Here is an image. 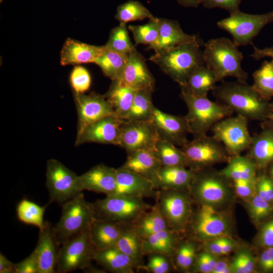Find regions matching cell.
<instances>
[{"instance_id":"obj_1","label":"cell","mask_w":273,"mask_h":273,"mask_svg":"<svg viewBox=\"0 0 273 273\" xmlns=\"http://www.w3.org/2000/svg\"><path fill=\"white\" fill-rule=\"evenodd\" d=\"M211 92L218 102L248 120L263 122L268 115L269 101L247 82L223 81Z\"/></svg>"},{"instance_id":"obj_2","label":"cell","mask_w":273,"mask_h":273,"mask_svg":"<svg viewBox=\"0 0 273 273\" xmlns=\"http://www.w3.org/2000/svg\"><path fill=\"white\" fill-rule=\"evenodd\" d=\"M204 47L205 65L214 72L219 81L233 77L247 82L248 73L241 66L243 55L233 41L226 37L212 38Z\"/></svg>"},{"instance_id":"obj_3","label":"cell","mask_w":273,"mask_h":273,"mask_svg":"<svg viewBox=\"0 0 273 273\" xmlns=\"http://www.w3.org/2000/svg\"><path fill=\"white\" fill-rule=\"evenodd\" d=\"M180 87V96L188 108L185 117L193 138L207 134L216 123L234 113L228 106L212 101L207 96H197L185 86Z\"/></svg>"},{"instance_id":"obj_4","label":"cell","mask_w":273,"mask_h":273,"mask_svg":"<svg viewBox=\"0 0 273 273\" xmlns=\"http://www.w3.org/2000/svg\"><path fill=\"white\" fill-rule=\"evenodd\" d=\"M200 47L185 43L155 52L150 60L180 86L185 85L188 77L196 67L205 65Z\"/></svg>"},{"instance_id":"obj_5","label":"cell","mask_w":273,"mask_h":273,"mask_svg":"<svg viewBox=\"0 0 273 273\" xmlns=\"http://www.w3.org/2000/svg\"><path fill=\"white\" fill-rule=\"evenodd\" d=\"M95 218L93 203L86 201L82 192L63 204L61 217L53 226L59 245L88 229Z\"/></svg>"},{"instance_id":"obj_6","label":"cell","mask_w":273,"mask_h":273,"mask_svg":"<svg viewBox=\"0 0 273 273\" xmlns=\"http://www.w3.org/2000/svg\"><path fill=\"white\" fill-rule=\"evenodd\" d=\"M95 218L118 224H130L152 206L142 198L111 195L93 203Z\"/></svg>"},{"instance_id":"obj_7","label":"cell","mask_w":273,"mask_h":273,"mask_svg":"<svg viewBox=\"0 0 273 273\" xmlns=\"http://www.w3.org/2000/svg\"><path fill=\"white\" fill-rule=\"evenodd\" d=\"M180 149L186 158L187 167L194 171L228 161L231 157L218 140L207 134L188 140Z\"/></svg>"},{"instance_id":"obj_8","label":"cell","mask_w":273,"mask_h":273,"mask_svg":"<svg viewBox=\"0 0 273 273\" xmlns=\"http://www.w3.org/2000/svg\"><path fill=\"white\" fill-rule=\"evenodd\" d=\"M183 191L158 189L155 198L169 228L178 233L185 231L192 216L191 199Z\"/></svg>"},{"instance_id":"obj_9","label":"cell","mask_w":273,"mask_h":273,"mask_svg":"<svg viewBox=\"0 0 273 273\" xmlns=\"http://www.w3.org/2000/svg\"><path fill=\"white\" fill-rule=\"evenodd\" d=\"M96 251L90 241L88 229L62 245L58 255L56 272L84 270L91 266Z\"/></svg>"},{"instance_id":"obj_10","label":"cell","mask_w":273,"mask_h":273,"mask_svg":"<svg viewBox=\"0 0 273 273\" xmlns=\"http://www.w3.org/2000/svg\"><path fill=\"white\" fill-rule=\"evenodd\" d=\"M273 22V11L263 14H251L239 11L217 22V26L231 34L238 47L252 44L253 39L267 24Z\"/></svg>"},{"instance_id":"obj_11","label":"cell","mask_w":273,"mask_h":273,"mask_svg":"<svg viewBox=\"0 0 273 273\" xmlns=\"http://www.w3.org/2000/svg\"><path fill=\"white\" fill-rule=\"evenodd\" d=\"M78 180L79 176L60 161L55 159L47 161L46 187L50 202L63 204L81 193Z\"/></svg>"},{"instance_id":"obj_12","label":"cell","mask_w":273,"mask_h":273,"mask_svg":"<svg viewBox=\"0 0 273 273\" xmlns=\"http://www.w3.org/2000/svg\"><path fill=\"white\" fill-rule=\"evenodd\" d=\"M207 168L195 171L189 190L201 204H222L229 198V179L219 171H209Z\"/></svg>"},{"instance_id":"obj_13","label":"cell","mask_w":273,"mask_h":273,"mask_svg":"<svg viewBox=\"0 0 273 273\" xmlns=\"http://www.w3.org/2000/svg\"><path fill=\"white\" fill-rule=\"evenodd\" d=\"M248 121L237 114L220 120L211 129L213 136L223 145L231 156L241 154L251 144L252 136L248 131Z\"/></svg>"},{"instance_id":"obj_14","label":"cell","mask_w":273,"mask_h":273,"mask_svg":"<svg viewBox=\"0 0 273 273\" xmlns=\"http://www.w3.org/2000/svg\"><path fill=\"white\" fill-rule=\"evenodd\" d=\"M192 236L199 241H206L220 237H230V226L226 216L213 206L201 204L191 217Z\"/></svg>"},{"instance_id":"obj_15","label":"cell","mask_w":273,"mask_h":273,"mask_svg":"<svg viewBox=\"0 0 273 273\" xmlns=\"http://www.w3.org/2000/svg\"><path fill=\"white\" fill-rule=\"evenodd\" d=\"M159 139L151 121H125L121 126L119 146L129 155L141 150H155Z\"/></svg>"},{"instance_id":"obj_16","label":"cell","mask_w":273,"mask_h":273,"mask_svg":"<svg viewBox=\"0 0 273 273\" xmlns=\"http://www.w3.org/2000/svg\"><path fill=\"white\" fill-rule=\"evenodd\" d=\"M74 99L78 116L77 135L87 126L103 118L117 116L105 95L94 92L88 95L74 93Z\"/></svg>"},{"instance_id":"obj_17","label":"cell","mask_w":273,"mask_h":273,"mask_svg":"<svg viewBox=\"0 0 273 273\" xmlns=\"http://www.w3.org/2000/svg\"><path fill=\"white\" fill-rule=\"evenodd\" d=\"M124 120L115 116L103 118L87 126L76 136L75 145L96 143L119 146Z\"/></svg>"},{"instance_id":"obj_18","label":"cell","mask_w":273,"mask_h":273,"mask_svg":"<svg viewBox=\"0 0 273 273\" xmlns=\"http://www.w3.org/2000/svg\"><path fill=\"white\" fill-rule=\"evenodd\" d=\"M151 121L160 139L180 147L188 141L187 135L190 132L185 116L167 114L155 107Z\"/></svg>"},{"instance_id":"obj_19","label":"cell","mask_w":273,"mask_h":273,"mask_svg":"<svg viewBox=\"0 0 273 273\" xmlns=\"http://www.w3.org/2000/svg\"><path fill=\"white\" fill-rule=\"evenodd\" d=\"M116 189L112 195L155 198L157 190L153 183L145 177L119 167L116 169Z\"/></svg>"},{"instance_id":"obj_20","label":"cell","mask_w":273,"mask_h":273,"mask_svg":"<svg viewBox=\"0 0 273 273\" xmlns=\"http://www.w3.org/2000/svg\"><path fill=\"white\" fill-rule=\"evenodd\" d=\"M120 83L136 90H154V78L149 70L143 57L136 49L128 55L127 62L120 77Z\"/></svg>"},{"instance_id":"obj_21","label":"cell","mask_w":273,"mask_h":273,"mask_svg":"<svg viewBox=\"0 0 273 273\" xmlns=\"http://www.w3.org/2000/svg\"><path fill=\"white\" fill-rule=\"evenodd\" d=\"M53 226L48 221H44L39 229L38 239L33 251L36 257L39 273H54L59 253V246Z\"/></svg>"},{"instance_id":"obj_22","label":"cell","mask_w":273,"mask_h":273,"mask_svg":"<svg viewBox=\"0 0 273 273\" xmlns=\"http://www.w3.org/2000/svg\"><path fill=\"white\" fill-rule=\"evenodd\" d=\"M159 22L158 38L153 44L150 46L155 52L169 49L185 43H193L200 47L204 46L203 41L198 36L184 32L177 21L159 18Z\"/></svg>"},{"instance_id":"obj_23","label":"cell","mask_w":273,"mask_h":273,"mask_svg":"<svg viewBox=\"0 0 273 273\" xmlns=\"http://www.w3.org/2000/svg\"><path fill=\"white\" fill-rule=\"evenodd\" d=\"M78 181L81 192L87 190L112 195L116 189V169L103 164L96 165L79 175Z\"/></svg>"},{"instance_id":"obj_24","label":"cell","mask_w":273,"mask_h":273,"mask_svg":"<svg viewBox=\"0 0 273 273\" xmlns=\"http://www.w3.org/2000/svg\"><path fill=\"white\" fill-rule=\"evenodd\" d=\"M104 46L88 44L68 38L64 42L60 54L62 66L95 63L103 54Z\"/></svg>"},{"instance_id":"obj_25","label":"cell","mask_w":273,"mask_h":273,"mask_svg":"<svg viewBox=\"0 0 273 273\" xmlns=\"http://www.w3.org/2000/svg\"><path fill=\"white\" fill-rule=\"evenodd\" d=\"M195 171L185 166H160L151 179L158 189H189Z\"/></svg>"},{"instance_id":"obj_26","label":"cell","mask_w":273,"mask_h":273,"mask_svg":"<svg viewBox=\"0 0 273 273\" xmlns=\"http://www.w3.org/2000/svg\"><path fill=\"white\" fill-rule=\"evenodd\" d=\"M121 231V224L96 218L88 228L90 241L97 250L115 247Z\"/></svg>"},{"instance_id":"obj_27","label":"cell","mask_w":273,"mask_h":273,"mask_svg":"<svg viewBox=\"0 0 273 273\" xmlns=\"http://www.w3.org/2000/svg\"><path fill=\"white\" fill-rule=\"evenodd\" d=\"M94 260L106 270L115 273H133L138 265L115 247L97 250Z\"/></svg>"},{"instance_id":"obj_28","label":"cell","mask_w":273,"mask_h":273,"mask_svg":"<svg viewBox=\"0 0 273 273\" xmlns=\"http://www.w3.org/2000/svg\"><path fill=\"white\" fill-rule=\"evenodd\" d=\"M247 156L252 158L259 169H264L273 163V129L262 127L252 136Z\"/></svg>"},{"instance_id":"obj_29","label":"cell","mask_w":273,"mask_h":273,"mask_svg":"<svg viewBox=\"0 0 273 273\" xmlns=\"http://www.w3.org/2000/svg\"><path fill=\"white\" fill-rule=\"evenodd\" d=\"M178 234L170 229H167L146 238L143 240L144 255L156 253L172 259L179 245Z\"/></svg>"},{"instance_id":"obj_30","label":"cell","mask_w":273,"mask_h":273,"mask_svg":"<svg viewBox=\"0 0 273 273\" xmlns=\"http://www.w3.org/2000/svg\"><path fill=\"white\" fill-rule=\"evenodd\" d=\"M160 166L155 150H141L127 155L126 160L120 167L151 180Z\"/></svg>"},{"instance_id":"obj_31","label":"cell","mask_w":273,"mask_h":273,"mask_svg":"<svg viewBox=\"0 0 273 273\" xmlns=\"http://www.w3.org/2000/svg\"><path fill=\"white\" fill-rule=\"evenodd\" d=\"M228 162L227 165L219 172L229 180H256L259 168L255 161L249 156L241 154L231 156Z\"/></svg>"},{"instance_id":"obj_32","label":"cell","mask_w":273,"mask_h":273,"mask_svg":"<svg viewBox=\"0 0 273 273\" xmlns=\"http://www.w3.org/2000/svg\"><path fill=\"white\" fill-rule=\"evenodd\" d=\"M128 224L143 240L159 231L170 229L166 219L155 205L135 221Z\"/></svg>"},{"instance_id":"obj_33","label":"cell","mask_w":273,"mask_h":273,"mask_svg":"<svg viewBox=\"0 0 273 273\" xmlns=\"http://www.w3.org/2000/svg\"><path fill=\"white\" fill-rule=\"evenodd\" d=\"M121 225V233L115 247L129 257L139 270L144 265L143 240L129 224Z\"/></svg>"},{"instance_id":"obj_34","label":"cell","mask_w":273,"mask_h":273,"mask_svg":"<svg viewBox=\"0 0 273 273\" xmlns=\"http://www.w3.org/2000/svg\"><path fill=\"white\" fill-rule=\"evenodd\" d=\"M138 90L124 85L117 80L105 95L117 117L123 119L128 112Z\"/></svg>"},{"instance_id":"obj_35","label":"cell","mask_w":273,"mask_h":273,"mask_svg":"<svg viewBox=\"0 0 273 273\" xmlns=\"http://www.w3.org/2000/svg\"><path fill=\"white\" fill-rule=\"evenodd\" d=\"M219 82L214 72L205 65L194 69L187 78L185 86L191 93L199 96H207L217 82Z\"/></svg>"},{"instance_id":"obj_36","label":"cell","mask_w":273,"mask_h":273,"mask_svg":"<svg viewBox=\"0 0 273 273\" xmlns=\"http://www.w3.org/2000/svg\"><path fill=\"white\" fill-rule=\"evenodd\" d=\"M153 90H138L131 107L123 120L125 121H151L153 109L152 94Z\"/></svg>"},{"instance_id":"obj_37","label":"cell","mask_w":273,"mask_h":273,"mask_svg":"<svg viewBox=\"0 0 273 273\" xmlns=\"http://www.w3.org/2000/svg\"><path fill=\"white\" fill-rule=\"evenodd\" d=\"M103 54L95 62L107 77L116 80L120 77L127 62L128 55L106 48Z\"/></svg>"},{"instance_id":"obj_38","label":"cell","mask_w":273,"mask_h":273,"mask_svg":"<svg viewBox=\"0 0 273 273\" xmlns=\"http://www.w3.org/2000/svg\"><path fill=\"white\" fill-rule=\"evenodd\" d=\"M155 151L162 166L187 167L186 158L182 150L171 143L159 138Z\"/></svg>"},{"instance_id":"obj_39","label":"cell","mask_w":273,"mask_h":273,"mask_svg":"<svg viewBox=\"0 0 273 273\" xmlns=\"http://www.w3.org/2000/svg\"><path fill=\"white\" fill-rule=\"evenodd\" d=\"M252 76L253 87L264 99L269 101L273 98V61H264Z\"/></svg>"},{"instance_id":"obj_40","label":"cell","mask_w":273,"mask_h":273,"mask_svg":"<svg viewBox=\"0 0 273 273\" xmlns=\"http://www.w3.org/2000/svg\"><path fill=\"white\" fill-rule=\"evenodd\" d=\"M46 206H41L27 199H23L17 206V217L21 222L40 229L44 223L43 216Z\"/></svg>"},{"instance_id":"obj_41","label":"cell","mask_w":273,"mask_h":273,"mask_svg":"<svg viewBox=\"0 0 273 273\" xmlns=\"http://www.w3.org/2000/svg\"><path fill=\"white\" fill-rule=\"evenodd\" d=\"M115 17L120 23L125 24L131 21L155 18L141 2L133 0H129L119 5Z\"/></svg>"},{"instance_id":"obj_42","label":"cell","mask_w":273,"mask_h":273,"mask_svg":"<svg viewBox=\"0 0 273 273\" xmlns=\"http://www.w3.org/2000/svg\"><path fill=\"white\" fill-rule=\"evenodd\" d=\"M106 48L117 53L128 55L135 49L131 43L126 24H120L111 30Z\"/></svg>"},{"instance_id":"obj_43","label":"cell","mask_w":273,"mask_h":273,"mask_svg":"<svg viewBox=\"0 0 273 273\" xmlns=\"http://www.w3.org/2000/svg\"><path fill=\"white\" fill-rule=\"evenodd\" d=\"M128 29L133 34L135 44H148L149 47L157 40L159 30V18L149 19V22L141 25H131Z\"/></svg>"},{"instance_id":"obj_44","label":"cell","mask_w":273,"mask_h":273,"mask_svg":"<svg viewBox=\"0 0 273 273\" xmlns=\"http://www.w3.org/2000/svg\"><path fill=\"white\" fill-rule=\"evenodd\" d=\"M197 255L196 246L193 241H186L179 244L173 257L176 268L184 271L192 268Z\"/></svg>"},{"instance_id":"obj_45","label":"cell","mask_w":273,"mask_h":273,"mask_svg":"<svg viewBox=\"0 0 273 273\" xmlns=\"http://www.w3.org/2000/svg\"><path fill=\"white\" fill-rule=\"evenodd\" d=\"M248 209L252 219L259 224L273 213V204L255 194L248 199Z\"/></svg>"},{"instance_id":"obj_46","label":"cell","mask_w":273,"mask_h":273,"mask_svg":"<svg viewBox=\"0 0 273 273\" xmlns=\"http://www.w3.org/2000/svg\"><path fill=\"white\" fill-rule=\"evenodd\" d=\"M257 260L246 249L239 250L235 255L231 262V272L251 273L255 271Z\"/></svg>"},{"instance_id":"obj_47","label":"cell","mask_w":273,"mask_h":273,"mask_svg":"<svg viewBox=\"0 0 273 273\" xmlns=\"http://www.w3.org/2000/svg\"><path fill=\"white\" fill-rule=\"evenodd\" d=\"M70 82L75 93L84 94L90 86L91 77L84 67L77 66L71 73Z\"/></svg>"},{"instance_id":"obj_48","label":"cell","mask_w":273,"mask_h":273,"mask_svg":"<svg viewBox=\"0 0 273 273\" xmlns=\"http://www.w3.org/2000/svg\"><path fill=\"white\" fill-rule=\"evenodd\" d=\"M147 264L143 265L140 269L153 273H167L171 268V258L160 254H150Z\"/></svg>"},{"instance_id":"obj_49","label":"cell","mask_w":273,"mask_h":273,"mask_svg":"<svg viewBox=\"0 0 273 273\" xmlns=\"http://www.w3.org/2000/svg\"><path fill=\"white\" fill-rule=\"evenodd\" d=\"M217 261L215 255L206 250L197 253L193 270L202 273H212Z\"/></svg>"},{"instance_id":"obj_50","label":"cell","mask_w":273,"mask_h":273,"mask_svg":"<svg viewBox=\"0 0 273 273\" xmlns=\"http://www.w3.org/2000/svg\"><path fill=\"white\" fill-rule=\"evenodd\" d=\"M255 193L258 196L273 204V179L266 174L257 176Z\"/></svg>"},{"instance_id":"obj_51","label":"cell","mask_w":273,"mask_h":273,"mask_svg":"<svg viewBox=\"0 0 273 273\" xmlns=\"http://www.w3.org/2000/svg\"><path fill=\"white\" fill-rule=\"evenodd\" d=\"M256 243L258 248L273 246V218L264 223L257 234Z\"/></svg>"},{"instance_id":"obj_52","label":"cell","mask_w":273,"mask_h":273,"mask_svg":"<svg viewBox=\"0 0 273 273\" xmlns=\"http://www.w3.org/2000/svg\"><path fill=\"white\" fill-rule=\"evenodd\" d=\"M242 0H202L201 4L207 9L219 8L228 11L230 14L240 11Z\"/></svg>"},{"instance_id":"obj_53","label":"cell","mask_w":273,"mask_h":273,"mask_svg":"<svg viewBox=\"0 0 273 273\" xmlns=\"http://www.w3.org/2000/svg\"><path fill=\"white\" fill-rule=\"evenodd\" d=\"M237 194L241 198L249 199L255 194L256 181L237 179L232 180Z\"/></svg>"},{"instance_id":"obj_54","label":"cell","mask_w":273,"mask_h":273,"mask_svg":"<svg viewBox=\"0 0 273 273\" xmlns=\"http://www.w3.org/2000/svg\"><path fill=\"white\" fill-rule=\"evenodd\" d=\"M15 273H39L38 263L33 252L21 261L15 263Z\"/></svg>"},{"instance_id":"obj_55","label":"cell","mask_w":273,"mask_h":273,"mask_svg":"<svg viewBox=\"0 0 273 273\" xmlns=\"http://www.w3.org/2000/svg\"><path fill=\"white\" fill-rule=\"evenodd\" d=\"M257 264L263 272H273V246L262 249Z\"/></svg>"},{"instance_id":"obj_56","label":"cell","mask_w":273,"mask_h":273,"mask_svg":"<svg viewBox=\"0 0 273 273\" xmlns=\"http://www.w3.org/2000/svg\"><path fill=\"white\" fill-rule=\"evenodd\" d=\"M226 237H220L205 241L206 251L215 256L221 255V250Z\"/></svg>"},{"instance_id":"obj_57","label":"cell","mask_w":273,"mask_h":273,"mask_svg":"<svg viewBox=\"0 0 273 273\" xmlns=\"http://www.w3.org/2000/svg\"><path fill=\"white\" fill-rule=\"evenodd\" d=\"M252 46L254 51L250 55L251 57H252L255 60H260L265 57H270L272 59V61H273V47L261 49L256 48L253 44Z\"/></svg>"},{"instance_id":"obj_58","label":"cell","mask_w":273,"mask_h":273,"mask_svg":"<svg viewBox=\"0 0 273 273\" xmlns=\"http://www.w3.org/2000/svg\"><path fill=\"white\" fill-rule=\"evenodd\" d=\"M0 272H15V263L11 262L1 252L0 253Z\"/></svg>"},{"instance_id":"obj_59","label":"cell","mask_w":273,"mask_h":273,"mask_svg":"<svg viewBox=\"0 0 273 273\" xmlns=\"http://www.w3.org/2000/svg\"><path fill=\"white\" fill-rule=\"evenodd\" d=\"M231 272V263L226 260H217L212 273Z\"/></svg>"},{"instance_id":"obj_60","label":"cell","mask_w":273,"mask_h":273,"mask_svg":"<svg viewBox=\"0 0 273 273\" xmlns=\"http://www.w3.org/2000/svg\"><path fill=\"white\" fill-rule=\"evenodd\" d=\"M235 246V242L230 239V237H226L222 246L221 255H225L229 254Z\"/></svg>"},{"instance_id":"obj_61","label":"cell","mask_w":273,"mask_h":273,"mask_svg":"<svg viewBox=\"0 0 273 273\" xmlns=\"http://www.w3.org/2000/svg\"><path fill=\"white\" fill-rule=\"evenodd\" d=\"M262 127H268L273 129V101L270 102V109L266 119L261 123Z\"/></svg>"},{"instance_id":"obj_62","label":"cell","mask_w":273,"mask_h":273,"mask_svg":"<svg viewBox=\"0 0 273 273\" xmlns=\"http://www.w3.org/2000/svg\"><path fill=\"white\" fill-rule=\"evenodd\" d=\"M181 6L185 7L197 8L201 4L202 0H176Z\"/></svg>"},{"instance_id":"obj_63","label":"cell","mask_w":273,"mask_h":273,"mask_svg":"<svg viewBox=\"0 0 273 273\" xmlns=\"http://www.w3.org/2000/svg\"><path fill=\"white\" fill-rule=\"evenodd\" d=\"M269 169H268V172H269V175L273 179V163L270 164L268 166Z\"/></svg>"},{"instance_id":"obj_64","label":"cell","mask_w":273,"mask_h":273,"mask_svg":"<svg viewBox=\"0 0 273 273\" xmlns=\"http://www.w3.org/2000/svg\"><path fill=\"white\" fill-rule=\"evenodd\" d=\"M2 1H3V0H0L1 3H2Z\"/></svg>"}]
</instances>
